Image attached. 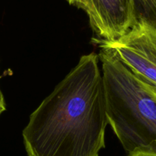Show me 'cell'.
I'll list each match as a JSON object with an SVG mask.
<instances>
[{
  "instance_id": "cell-5",
  "label": "cell",
  "mask_w": 156,
  "mask_h": 156,
  "mask_svg": "<svg viewBox=\"0 0 156 156\" xmlns=\"http://www.w3.org/2000/svg\"><path fill=\"white\" fill-rule=\"evenodd\" d=\"M136 21H144L156 29V0H133Z\"/></svg>"
},
{
  "instance_id": "cell-6",
  "label": "cell",
  "mask_w": 156,
  "mask_h": 156,
  "mask_svg": "<svg viewBox=\"0 0 156 156\" xmlns=\"http://www.w3.org/2000/svg\"><path fill=\"white\" fill-rule=\"evenodd\" d=\"M6 111V103L5 100L4 95L2 91L1 88H0V116Z\"/></svg>"
},
{
  "instance_id": "cell-4",
  "label": "cell",
  "mask_w": 156,
  "mask_h": 156,
  "mask_svg": "<svg viewBox=\"0 0 156 156\" xmlns=\"http://www.w3.org/2000/svg\"><path fill=\"white\" fill-rule=\"evenodd\" d=\"M86 13L96 39L114 41L136 22L133 0H66Z\"/></svg>"
},
{
  "instance_id": "cell-7",
  "label": "cell",
  "mask_w": 156,
  "mask_h": 156,
  "mask_svg": "<svg viewBox=\"0 0 156 156\" xmlns=\"http://www.w3.org/2000/svg\"><path fill=\"white\" fill-rule=\"evenodd\" d=\"M128 156H156V153H153V152H136V153L132 154Z\"/></svg>"
},
{
  "instance_id": "cell-3",
  "label": "cell",
  "mask_w": 156,
  "mask_h": 156,
  "mask_svg": "<svg viewBox=\"0 0 156 156\" xmlns=\"http://www.w3.org/2000/svg\"><path fill=\"white\" fill-rule=\"evenodd\" d=\"M109 50L134 76L156 94V29L137 21L123 37L114 41L94 40Z\"/></svg>"
},
{
  "instance_id": "cell-1",
  "label": "cell",
  "mask_w": 156,
  "mask_h": 156,
  "mask_svg": "<svg viewBox=\"0 0 156 156\" xmlns=\"http://www.w3.org/2000/svg\"><path fill=\"white\" fill-rule=\"evenodd\" d=\"M94 53L77 65L30 114L22 132L28 156H99L108 123L103 76Z\"/></svg>"
},
{
  "instance_id": "cell-2",
  "label": "cell",
  "mask_w": 156,
  "mask_h": 156,
  "mask_svg": "<svg viewBox=\"0 0 156 156\" xmlns=\"http://www.w3.org/2000/svg\"><path fill=\"white\" fill-rule=\"evenodd\" d=\"M99 48L108 123L127 155L156 153V94L109 50Z\"/></svg>"
}]
</instances>
